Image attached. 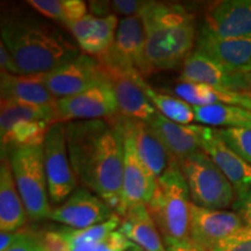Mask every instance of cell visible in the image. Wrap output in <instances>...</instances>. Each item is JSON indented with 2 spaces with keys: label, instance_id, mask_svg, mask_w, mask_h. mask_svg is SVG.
Wrapping results in <instances>:
<instances>
[{
  "label": "cell",
  "instance_id": "obj_1",
  "mask_svg": "<svg viewBox=\"0 0 251 251\" xmlns=\"http://www.w3.org/2000/svg\"><path fill=\"white\" fill-rule=\"evenodd\" d=\"M69 158L77 180L117 213L122 198L124 141L105 119L65 124Z\"/></svg>",
  "mask_w": 251,
  "mask_h": 251
},
{
  "label": "cell",
  "instance_id": "obj_2",
  "mask_svg": "<svg viewBox=\"0 0 251 251\" xmlns=\"http://www.w3.org/2000/svg\"><path fill=\"white\" fill-rule=\"evenodd\" d=\"M0 30L21 75L47 74L80 55L57 27L28 12L2 14Z\"/></svg>",
  "mask_w": 251,
  "mask_h": 251
},
{
  "label": "cell",
  "instance_id": "obj_3",
  "mask_svg": "<svg viewBox=\"0 0 251 251\" xmlns=\"http://www.w3.org/2000/svg\"><path fill=\"white\" fill-rule=\"evenodd\" d=\"M141 17L146 29V57L152 71L179 67L197 42L194 15L180 5L150 1Z\"/></svg>",
  "mask_w": 251,
  "mask_h": 251
},
{
  "label": "cell",
  "instance_id": "obj_4",
  "mask_svg": "<svg viewBox=\"0 0 251 251\" xmlns=\"http://www.w3.org/2000/svg\"><path fill=\"white\" fill-rule=\"evenodd\" d=\"M147 208L164 243L190 240L192 201L178 162L172 161L157 179V190Z\"/></svg>",
  "mask_w": 251,
  "mask_h": 251
},
{
  "label": "cell",
  "instance_id": "obj_5",
  "mask_svg": "<svg viewBox=\"0 0 251 251\" xmlns=\"http://www.w3.org/2000/svg\"><path fill=\"white\" fill-rule=\"evenodd\" d=\"M12 172L30 221L49 219L50 207L48 183L42 147H25L9 153Z\"/></svg>",
  "mask_w": 251,
  "mask_h": 251
},
{
  "label": "cell",
  "instance_id": "obj_6",
  "mask_svg": "<svg viewBox=\"0 0 251 251\" xmlns=\"http://www.w3.org/2000/svg\"><path fill=\"white\" fill-rule=\"evenodd\" d=\"M194 205L208 209L228 208L235 202V190L205 151L178 162Z\"/></svg>",
  "mask_w": 251,
  "mask_h": 251
},
{
  "label": "cell",
  "instance_id": "obj_7",
  "mask_svg": "<svg viewBox=\"0 0 251 251\" xmlns=\"http://www.w3.org/2000/svg\"><path fill=\"white\" fill-rule=\"evenodd\" d=\"M99 63L105 79L115 94L119 114L148 124L157 111L144 91L147 81L142 75L134 68Z\"/></svg>",
  "mask_w": 251,
  "mask_h": 251
},
{
  "label": "cell",
  "instance_id": "obj_8",
  "mask_svg": "<svg viewBox=\"0 0 251 251\" xmlns=\"http://www.w3.org/2000/svg\"><path fill=\"white\" fill-rule=\"evenodd\" d=\"M49 198L62 203L77 190V178L69 158L65 124L57 122L49 128L42 146Z\"/></svg>",
  "mask_w": 251,
  "mask_h": 251
},
{
  "label": "cell",
  "instance_id": "obj_9",
  "mask_svg": "<svg viewBox=\"0 0 251 251\" xmlns=\"http://www.w3.org/2000/svg\"><path fill=\"white\" fill-rule=\"evenodd\" d=\"M41 77L56 99L76 96L106 80L98 59L86 54H80L55 70L41 74Z\"/></svg>",
  "mask_w": 251,
  "mask_h": 251
},
{
  "label": "cell",
  "instance_id": "obj_10",
  "mask_svg": "<svg viewBox=\"0 0 251 251\" xmlns=\"http://www.w3.org/2000/svg\"><path fill=\"white\" fill-rule=\"evenodd\" d=\"M57 122L108 119L118 113L115 94L107 80L79 94L57 99L55 103Z\"/></svg>",
  "mask_w": 251,
  "mask_h": 251
},
{
  "label": "cell",
  "instance_id": "obj_11",
  "mask_svg": "<svg viewBox=\"0 0 251 251\" xmlns=\"http://www.w3.org/2000/svg\"><path fill=\"white\" fill-rule=\"evenodd\" d=\"M99 61L136 69L143 77L152 72L146 57V29L140 15L122 18L112 48Z\"/></svg>",
  "mask_w": 251,
  "mask_h": 251
},
{
  "label": "cell",
  "instance_id": "obj_12",
  "mask_svg": "<svg viewBox=\"0 0 251 251\" xmlns=\"http://www.w3.org/2000/svg\"><path fill=\"white\" fill-rule=\"evenodd\" d=\"M121 137L124 141L125 168L121 203L117 214L122 218L133 207L148 205L157 190V178L140 158L133 141L129 137Z\"/></svg>",
  "mask_w": 251,
  "mask_h": 251
},
{
  "label": "cell",
  "instance_id": "obj_13",
  "mask_svg": "<svg viewBox=\"0 0 251 251\" xmlns=\"http://www.w3.org/2000/svg\"><path fill=\"white\" fill-rule=\"evenodd\" d=\"M105 120L121 136L129 137L133 141L140 158L148 166L157 179L164 174L172 161H175L155 136L147 122L124 117L119 113Z\"/></svg>",
  "mask_w": 251,
  "mask_h": 251
},
{
  "label": "cell",
  "instance_id": "obj_14",
  "mask_svg": "<svg viewBox=\"0 0 251 251\" xmlns=\"http://www.w3.org/2000/svg\"><path fill=\"white\" fill-rule=\"evenodd\" d=\"M115 214L101 198L81 187L52 209L49 219L71 229H86L107 221Z\"/></svg>",
  "mask_w": 251,
  "mask_h": 251
},
{
  "label": "cell",
  "instance_id": "obj_15",
  "mask_svg": "<svg viewBox=\"0 0 251 251\" xmlns=\"http://www.w3.org/2000/svg\"><path fill=\"white\" fill-rule=\"evenodd\" d=\"M194 50L231 74L251 72V39H222L201 27Z\"/></svg>",
  "mask_w": 251,
  "mask_h": 251
},
{
  "label": "cell",
  "instance_id": "obj_16",
  "mask_svg": "<svg viewBox=\"0 0 251 251\" xmlns=\"http://www.w3.org/2000/svg\"><path fill=\"white\" fill-rule=\"evenodd\" d=\"M244 226L236 212L203 208L192 202L190 240L203 249L212 251L216 243Z\"/></svg>",
  "mask_w": 251,
  "mask_h": 251
},
{
  "label": "cell",
  "instance_id": "obj_17",
  "mask_svg": "<svg viewBox=\"0 0 251 251\" xmlns=\"http://www.w3.org/2000/svg\"><path fill=\"white\" fill-rule=\"evenodd\" d=\"M201 149L230 181L236 198L243 196L251 188V165L225 142L219 130L205 127Z\"/></svg>",
  "mask_w": 251,
  "mask_h": 251
},
{
  "label": "cell",
  "instance_id": "obj_18",
  "mask_svg": "<svg viewBox=\"0 0 251 251\" xmlns=\"http://www.w3.org/2000/svg\"><path fill=\"white\" fill-rule=\"evenodd\" d=\"M152 133L176 162H180L193 153L201 151V140L205 127L198 125H181L156 112L148 122Z\"/></svg>",
  "mask_w": 251,
  "mask_h": 251
},
{
  "label": "cell",
  "instance_id": "obj_19",
  "mask_svg": "<svg viewBox=\"0 0 251 251\" xmlns=\"http://www.w3.org/2000/svg\"><path fill=\"white\" fill-rule=\"evenodd\" d=\"M205 27L222 39H251V0H226L206 15Z\"/></svg>",
  "mask_w": 251,
  "mask_h": 251
},
{
  "label": "cell",
  "instance_id": "obj_20",
  "mask_svg": "<svg viewBox=\"0 0 251 251\" xmlns=\"http://www.w3.org/2000/svg\"><path fill=\"white\" fill-rule=\"evenodd\" d=\"M180 80L247 92L246 74H231L196 50L184 61Z\"/></svg>",
  "mask_w": 251,
  "mask_h": 251
},
{
  "label": "cell",
  "instance_id": "obj_21",
  "mask_svg": "<svg viewBox=\"0 0 251 251\" xmlns=\"http://www.w3.org/2000/svg\"><path fill=\"white\" fill-rule=\"evenodd\" d=\"M1 100L28 105L55 107L56 99L43 83L41 75H11L0 72Z\"/></svg>",
  "mask_w": 251,
  "mask_h": 251
},
{
  "label": "cell",
  "instance_id": "obj_22",
  "mask_svg": "<svg viewBox=\"0 0 251 251\" xmlns=\"http://www.w3.org/2000/svg\"><path fill=\"white\" fill-rule=\"evenodd\" d=\"M28 214L15 183L8 157L1 161L0 168V229L12 233L26 227Z\"/></svg>",
  "mask_w": 251,
  "mask_h": 251
},
{
  "label": "cell",
  "instance_id": "obj_23",
  "mask_svg": "<svg viewBox=\"0 0 251 251\" xmlns=\"http://www.w3.org/2000/svg\"><path fill=\"white\" fill-rule=\"evenodd\" d=\"M119 231L144 251H168L146 205L133 207L121 218Z\"/></svg>",
  "mask_w": 251,
  "mask_h": 251
},
{
  "label": "cell",
  "instance_id": "obj_24",
  "mask_svg": "<svg viewBox=\"0 0 251 251\" xmlns=\"http://www.w3.org/2000/svg\"><path fill=\"white\" fill-rule=\"evenodd\" d=\"M51 124L45 120H21L0 135L2 158L7 151L25 147H42Z\"/></svg>",
  "mask_w": 251,
  "mask_h": 251
},
{
  "label": "cell",
  "instance_id": "obj_25",
  "mask_svg": "<svg viewBox=\"0 0 251 251\" xmlns=\"http://www.w3.org/2000/svg\"><path fill=\"white\" fill-rule=\"evenodd\" d=\"M196 121L201 125L226 128L251 127V111L237 106L215 103L193 107Z\"/></svg>",
  "mask_w": 251,
  "mask_h": 251
},
{
  "label": "cell",
  "instance_id": "obj_26",
  "mask_svg": "<svg viewBox=\"0 0 251 251\" xmlns=\"http://www.w3.org/2000/svg\"><path fill=\"white\" fill-rule=\"evenodd\" d=\"M21 120H45L51 125L57 124L55 107L28 105L11 100H1L0 108V135Z\"/></svg>",
  "mask_w": 251,
  "mask_h": 251
},
{
  "label": "cell",
  "instance_id": "obj_27",
  "mask_svg": "<svg viewBox=\"0 0 251 251\" xmlns=\"http://www.w3.org/2000/svg\"><path fill=\"white\" fill-rule=\"evenodd\" d=\"M118 26L117 15H108L103 18L96 17L89 35L78 46L86 55L96 58L101 57L112 48Z\"/></svg>",
  "mask_w": 251,
  "mask_h": 251
},
{
  "label": "cell",
  "instance_id": "obj_28",
  "mask_svg": "<svg viewBox=\"0 0 251 251\" xmlns=\"http://www.w3.org/2000/svg\"><path fill=\"white\" fill-rule=\"evenodd\" d=\"M31 7L65 26L76 23L87 14V5L83 0H29Z\"/></svg>",
  "mask_w": 251,
  "mask_h": 251
},
{
  "label": "cell",
  "instance_id": "obj_29",
  "mask_svg": "<svg viewBox=\"0 0 251 251\" xmlns=\"http://www.w3.org/2000/svg\"><path fill=\"white\" fill-rule=\"evenodd\" d=\"M144 91L150 101L155 106L156 111L161 113L164 118L181 125H188L196 120L193 106L184 100L158 92L153 90L148 83L144 85Z\"/></svg>",
  "mask_w": 251,
  "mask_h": 251
},
{
  "label": "cell",
  "instance_id": "obj_30",
  "mask_svg": "<svg viewBox=\"0 0 251 251\" xmlns=\"http://www.w3.org/2000/svg\"><path fill=\"white\" fill-rule=\"evenodd\" d=\"M219 133L225 142L251 165V127L225 128Z\"/></svg>",
  "mask_w": 251,
  "mask_h": 251
},
{
  "label": "cell",
  "instance_id": "obj_31",
  "mask_svg": "<svg viewBox=\"0 0 251 251\" xmlns=\"http://www.w3.org/2000/svg\"><path fill=\"white\" fill-rule=\"evenodd\" d=\"M212 251H251V228L244 226L216 243Z\"/></svg>",
  "mask_w": 251,
  "mask_h": 251
},
{
  "label": "cell",
  "instance_id": "obj_32",
  "mask_svg": "<svg viewBox=\"0 0 251 251\" xmlns=\"http://www.w3.org/2000/svg\"><path fill=\"white\" fill-rule=\"evenodd\" d=\"M149 4L150 1L143 0H114L107 1V7L109 15H126L128 18L140 15Z\"/></svg>",
  "mask_w": 251,
  "mask_h": 251
},
{
  "label": "cell",
  "instance_id": "obj_33",
  "mask_svg": "<svg viewBox=\"0 0 251 251\" xmlns=\"http://www.w3.org/2000/svg\"><path fill=\"white\" fill-rule=\"evenodd\" d=\"M7 251H43V248L41 246L40 231L25 228L20 240Z\"/></svg>",
  "mask_w": 251,
  "mask_h": 251
},
{
  "label": "cell",
  "instance_id": "obj_34",
  "mask_svg": "<svg viewBox=\"0 0 251 251\" xmlns=\"http://www.w3.org/2000/svg\"><path fill=\"white\" fill-rule=\"evenodd\" d=\"M234 209L242 219L243 224L251 228V188L243 196L236 198L234 202Z\"/></svg>",
  "mask_w": 251,
  "mask_h": 251
},
{
  "label": "cell",
  "instance_id": "obj_35",
  "mask_svg": "<svg viewBox=\"0 0 251 251\" xmlns=\"http://www.w3.org/2000/svg\"><path fill=\"white\" fill-rule=\"evenodd\" d=\"M0 68H1L2 72H7V74L11 75H21L13 57H12L11 52L6 48L5 43L2 41L0 42Z\"/></svg>",
  "mask_w": 251,
  "mask_h": 251
},
{
  "label": "cell",
  "instance_id": "obj_36",
  "mask_svg": "<svg viewBox=\"0 0 251 251\" xmlns=\"http://www.w3.org/2000/svg\"><path fill=\"white\" fill-rule=\"evenodd\" d=\"M165 247L168 251H209L199 247L196 243H193L191 240L179 241V242H176V241L166 242Z\"/></svg>",
  "mask_w": 251,
  "mask_h": 251
},
{
  "label": "cell",
  "instance_id": "obj_37",
  "mask_svg": "<svg viewBox=\"0 0 251 251\" xmlns=\"http://www.w3.org/2000/svg\"><path fill=\"white\" fill-rule=\"evenodd\" d=\"M24 229L12 233H1L0 234V251H7L9 248L13 247L15 243L23 236Z\"/></svg>",
  "mask_w": 251,
  "mask_h": 251
},
{
  "label": "cell",
  "instance_id": "obj_38",
  "mask_svg": "<svg viewBox=\"0 0 251 251\" xmlns=\"http://www.w3.org/2000/svg\"><path fill=\"white\" fill-rule=\"evenodd\" d=\"M121 251H144V250L141 249L139 246H136V244L128 240L127 242H126L125 247L122 248Z\"/></svg>",
  "mask_w": 251,
  "mask_h": 251
},
{
  "label": "cell",
  "instance_id": "obj_39",
  "mask_svg": "<svg viewBox=\"0 0 251 251\" xmlns=\"http://www.w3.org/2000/svg\"><path fill=\"white\" fill-rule=\"evenodd\" d=\"M246 91L251 93V72L246 74Z\"/></svg>",
  "mask_w": 251,
  "mask_h": 251
}]
</instances>
